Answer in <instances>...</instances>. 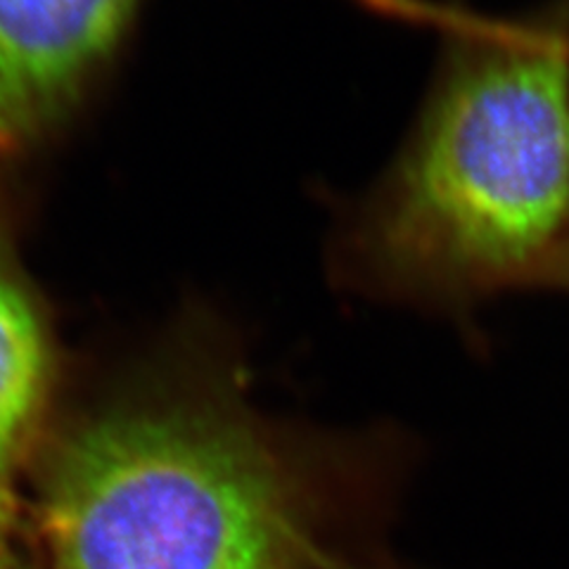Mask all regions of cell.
<instances>
[{
  "label": "cell",
  "instance_id": "6da1fadb",
  "mask_svg": "<svg viewBox=\"0 0 569 569\" xmlns=\"http://www.w3.org/2000/svg\"><path fill=\"white\" fill-rule=\"evenodd\" d=\"M395 427L266 411L252 340L202 311L152 385L79 425L39 496L48 569H385Z\"/></svg>",
  "mask_w": 569,
  "mask_h": 569
},
{
  "label": "cell",
  "instance_id": "7a4b0ae2",
  "mask_svg": "<svg viewBox=\"0 0 569 569\" xmlns=\"http://www.w3.org/2000/svg\"><path fill=\"white\" fill-rule=\"evenodd\" d=\"M422 20L437 56L385 169L330 211L335 292L441 320L479 345L482 313L527 295L569 240V0L487 14L451 0H368Z\"/></svg>",
  "mask_w": 569,
  "mask_h": 569
},
{
  "label": "cell",
  "instance_id": "3957f363",
  "mask_svg": "<svg viewBox=\"0 0 569 569\" xmlns=\"http://www.w3.org/2000/svg\"><path fill=\"white\" fill-rule=\"evenodd\" d=\"M136 8L138 0H0V150L62 112Z\"/></svg>",
  "mask_w": 569,
  "mask_h": 569
},
{
  "label": "cell",
  "instance_id": "277c9868",
  "mask_svg": "<svg viewBox=\"0 0 569 569\" xmlns=\"http://www.w3.org/2000/svg\"><path fill=\"white\" fill-rule=\"evenodd\" d=\"M50 382L46 328L31 297L0 254V493L12 479L39 425Z\"/></svg>",
  "mask_w": 569,
  "mask_h": 569
},
{
  "label": "cell",
  "instance_id": "5b68a950",
  "mask_svg": "<svg viewBox=\"0 0 569 569\" xmlns=\"http://www.w3.org/2000/svg\"><path fill=\"white\" fill-rule=\"evenodd\" d=\"M527 295H565L569 297V240L560 244L550 259L531 278Z\"/></svg>",
  "mask_w": 569,
  "mask_h": 569
},
{
  "label": "cell",
  "instance_id": "8992f818",
  "mask_svg": "<svg viewBox=\"0 0 569 569\" xmlns=\"http://www.w3.org/2000/svg\"><path fill=\"white\" fill-rule=\"evenodd\" d=\"M0 569H27L3 541H0Z\"/></svg>",
  "mask_w": 569,
  "mask_h": 569
},
{
  "label": "cell",
  "instance_id": "52a82bcc",
  "mask_svg": "<svg viewBox=\"0 0 569 569\" xmlns=\"http://www.w3.org/2000/svg\"><path fill=\"white\" fill-rule=\"evenodd\" d=\"M12 512H14L12 498L0 493V531H3V529L10 525V520H12Z\"/></svg>",
  "mask_w": 569,
  "mask_h": 569
},
{
  "label": "cell",
  "instance_id": "ba28073f",
  "mask_svg": "<svg viewBox=\"0 0 569 569\" xmlns=\"http://www.w3.org/2000/svg\"><path fill=\"white\" fill-rule=\"evenodd\" d=\"M387 569H397V567H395V565H389V567H387Z\"/></svg>",
  "mask_w": 569,
  "mask_h": 569
}]
</instances>
